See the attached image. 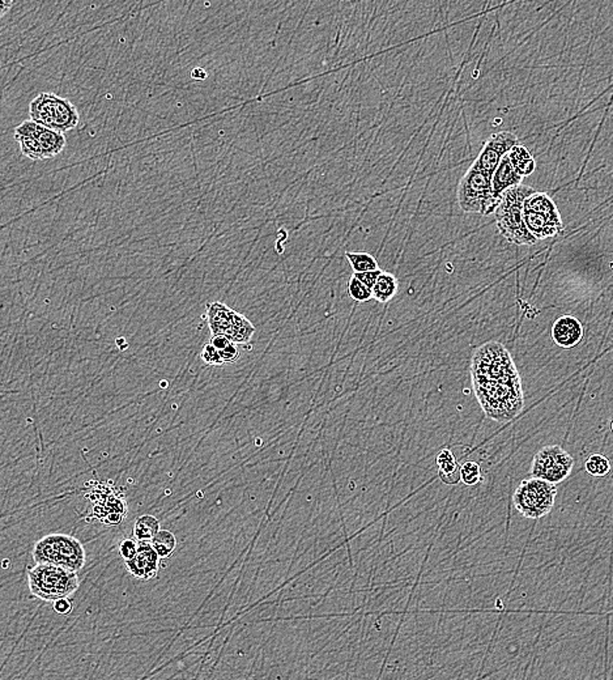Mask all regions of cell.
Returning a JSON list of instances; mask_svg holds the SVG:
<instances>
[{
	"label": "cell",
	"mask_w": 613,
	"mask_h": 680,
	"mask_svg": "<svg viewBox=\"0 0 613 680\" xmlns=\"http://www.w3.org/2000/svg\"><path fill=\"white\" fill-rule=\"evenodd\" d=\"M234 311L225 303H215L207 305V320L212 335H227L234 318Z\"/></svg>",
	"instance_id": "15"
},
{
	"label": "cell",
	"mask_w": 613,
	"mask_h": 680,
	"mask_svg": "<svg viewBox=\"0 0 613 680\" xmlns=\"http://www.w3.org/2000/svg\"><path fill=\"white\" fill-rule=\"evenodd\" d=\"M348 293L357 303H367L370 298H373L371 289L367 287L356 276H352L351 280L348 281Z\"/></svg>",
	"instance_id": "23"
},
{
	"label": "cell",
	"mask_w": 613,
	"mask_h": 680,
	"mask_svg": "<svg viewBox=\"0 0 613 680\" xmlns=\"http://www.w3.org/2000/svg\"><path fill=\"white\" fill-rule=\"evenodd\" d=\"M474 395L488 418L507 423L524 407L522 381L506 347L488 342L476 348L471 360Z\"/></svg>",
	"instance_id": "1"
},
{
	"label": "cell",
	"mask_w": 613,
	"mask_h": 680,
	"mask_svg": "<svg viewBox=\"0 0 613 680\" xmlns=\"http://www.w3.org/2000/svg\"><path fill=\"white\" fill-rule=\"evenodd\" d=\"M437 465H438V470H440L438 474H440V477H441L443 483L455 485L462 480L458 460L455 459L452 451L450 449H443L438 453Z\"/></svg>",
	"instance_id": "16"
},
{
	"label": "cell",
	"mask_w": 613,
	"mask_h": 680,
	"mask_svg": "<svg viewBox=\"0 0 613 680\" xmlns=\"http://www.w3.org/2000/svg\"><path fill=\"white\" fill-rule=\"evenodd\" d=\"M160 522L153 516H141L134 524V536L138 541H151L158 534Z\"/></svg>",
	"instance_id": "20"
},
{
	"label": "cell",
	"mask_w": 613,
	"mask_h": 680,
	"mask_svg": "<svg viewBox=\"0 0 613 680\" xmlns=\"http://www.w3.org/2000/svg\"><path fill=\"white\" fill-rule=\"evenodd\" d=\"M398 288H399L398 279L394 276L393 274L384 271L376 280V286L371 289L373 298L378 303H389L398 293Z\"/></svg>",
	"instance_id": "19"
},
{
	"label": "cell",
	"mask_w": 613,
	"mask_h": 680,
	"mask_svg": "<svg viewBox=\"0 0 613 680\" xmlns=\"http://www.w3.org/2000/svg\"><path fill=\"white\" fill-rule=\"evenodd\" d=\"M458 203L465 213L489 216L496 212L499 202L494 195L492 178L471 165L459 182Z\"/></svg>",
	"instance_id": "6"
},
{
	"label": "cell",
	"mask_w": 613,
	"mask_h": 680,
	"mask_svg": "<svg viewBox=\"0 0 613 680\" xmlns=\"http://www.w3.org/2000/svg\"><path fill=\"white\" fill-rule=\"evenodd\" d=\"M460 479L466 485H476L482 480V468L474 460H467L460 466Z\"/></svg>",
	"instance_id": "24"
},
{
	"label": "cell",
	"mask_w": 613,
	"mask_h": 680,
	"mask_svg": "<svg viewBox=\"0 0 613 680\" xmlns=\"http://www.w3.org/2000/svg\"><path fill=\"white\" fill-rule=\"evenodd\" d=\"M524 219L527 230L538 241L556 237L564 230L558 208L546 193L535 191L526 199Z\"/></svg>",
	"instance_id": "7"
},
{
	"label": "cell",
	"mask_w": 613,
	"mask_h": 680,
	"mask_svg": "<svg viewBox=\"0 0 613 680\" xmlns=\"http://www.w3.org/2000/svg\"><path fill=\"white\" fill-rule=\"evenodd\" d=\"M138 549H139L138 541H134V539H123V541L119 543V554H121V556H122L123 560H124V563L136 558Z\"/></svg>",
	"instance_id": "27"
},
{
	"label": "cell",
	"mask_w": 613,
	"mask_h": 680,
	"mask_svg": "<svg viewBox=\"0 0 613 680\" xmlns=\"http://www.w3.org/2000/svg\"><path fill=\"white\" fill-rule=\"evenodd\" d=\"M533 193L535 190L530 186L519 185L505 191L501 198L494 212L496 225L501 236L510 244L531 246L539 242L528 232L524 219V202Z\"/></svg>",
	"instance_id": "2"
},
{
	"label": "cell",
	"mask_w": 613,
	"mask_h": 680,
	"mask_svg": "<svg viewBox=\"0 0 613 680\" xmlns=\"http://www.w3.org/2000/svg\"><path fill=\"white\" fill-rule=\"evenodd\" d=\"M76 572L51 564H37L28 572V586L34 598L54 603L68 598L79 589Z\"/></svg>",
	"instance_id": "3"
},
{
	"label": "cell",
	"mask_w": 613,
	"mask_h": 680,
	"mask_svg": "<svg viewBox=\"0 0 613 680\" xmlns=\"http://www.w3.org/2000/svg\"><path fill=\"white\" fill-rule=\"evenodd\" d=\"M15 139L20 144L21 153L32 160L57 156L66 147V138L63 134L43 127L32 119L17 126Z\"/></svg>",
	"instance_id": "8"
},
{
	"label": "cell",
	"mask_w": 613,
	"mask_h": 680,
	"mask_svg": "<svg viewBox=\"0 0 613 680\" xmlns=\"http://www.w3.org/2000/svg\"><path fill=\"white\" fill-rule=\"evenodd\" d=\"M382 272H384V271L381 270V269L376 271H370V272H361V274L354 272L353 276H356L357 279L361 280L367 287L373 289V287L376 286V280L381 276Z\"/></svg>",
	"instance_id": "28"
},
{
	"label": "cell",
	"mask_w": 613,
	"mask_h": 680,
	"mask_svg": "<svg viewBox=\"0 0 613 680\" xmlns=\"http://www.w3.org/2000/svg\"><path fill=\"white\" fill-rule=\"evenodd\" d=\"M53 607H54V611L59 615H70L72 612V603L70 602V599L63 598L59 599L57 602L53 603Z\"/></svg>",
	"instance_id": "30"
},
{
	"label": "cell",
	"mask_w": 613,
	"mask_h": 680,
	"mask_svg": "<svg viewBox=\"0 0 613 680\" xmlns=\"http://www.w3.org/2000/svg\"><path fill=\"white\" fill-rule=\"evenodd\" d=\"M0 4H1V9H0V16L3 17L4 15H6V14H7V12H9V9L12 7V4H13V3H12V1H7V0H1V1H0Z\"/></svg>",
	"instance_id": "33"
},
{
	"label": "cell",
	"mask_w": 613,
	"mask_h": 680,
	"mask_svg": "<svg viewBox=\"0 0 613 680\" xmlns=\"http://www.w3.org/2000/svg\"><path fill=\"white\" fill-rule=\"evenodd\" d=\"M522 180L524 178L515 172L513 165L510 163L509 155L504 157L501 164L497 168V171L494 173V176H493V180H492L496 199L501 202V198L505 194V191L511 189V188H515V186L522 185Z\"/></svg>",
	"instance_id": "14"
},
{
	"label": "cell",
	"mask_w": 613,
	"mask_h": 680,
	"mask_svg": "<svg viewBox=\"0 0 613 680\" xmlns=\"http://www.w3.org/2000/svg\"><path fill=\"white\" fill-rule=\"evenodd\" d=\"M254 333H255V328L253 323L247 320L245 315L236 312L230 330L225 336H228L236 345H249Z\"/></svg>",
	"instance_id": "18"
},
{
	"label": "cell",
	"mask_w": 613,
	"mask_h": 680,
	"mask_svg": "<svg viewBox=\"0 0 613 680\" xmlns=\"http://www.w3.org/2000/svg\"><path fill=\"white\" fill-rule=\"evenodd\" d=\"M519 144L518 136L513 132L501 131L493 134L485 141L482 152L476 157L472 166L493 180V176L501 164L502 158L507 156L513 148Z\"/></svg>",
	"instance_id": "11"
},
{
	"label": "cell",
	"mask_w": 613,
	"mask_h": 680,
	"mask_svg": "<svg viewBox=\"0 0 613 680\" xmlns=\"http://www.w3.org/2000/svg\"><path fill=\"white\" fill-rule=\"evenodd\" d=\"M221 359L222 361L227 364V362H234L239 359V351H238L237 345L236 343H230L225 350L220 351Z\"/></svg>",
	"instance_id": "29"
},
{
	"label": "cell",
	"mask_w": 613,
	"mask_h": 680,
	"mask_svg": "<svg viewBox=\"0 0 613 680\" xmlns=\"http://www.w3.org/2000/svg\"><path fill=\"white\" fill-rule=\"evenodd\" d=\"M36 564L62 566L72 572H79L85 566V549L82 541L66 534H50L34 544Z\"/></svg>",
	"instance_id": "4"
},
{
	"label": "cell",
	"mask_w": 613,
	"mask_h": 680,
	"mask_svg": "<svg viewBox=\"0 0 613 680\" xmlns=\"http://www.w3.org/2000/svg\"><path fill=\"white\" fill-rule=\"evenodd\" d=\"M611 428H612V432H613V421H612V424H611Z\"/></svg>",
	"instance_id": "34"
},
{
	"label": "cell",
	"mask_w": 613,
	"mask_h": 680,
	"mask_svg": "<svg viewBox=\"0 0 613 680\" xmlns=\"http://www.w3.org/2000/svg\"><path fill=\"white\" fill-rule=\"evenodd\" d=\"M345 257H347V259H348V262L351 264L353 271L357 272V274L379 270V266H378L376 258H374L373 255L368 254V253H353V252H348V253L345 254Z\"/></svg>",
	"instance_id": "22"
},
{
	"label": "cell",
	"mask_w": 613,
	"mask_h": 680,
	"mask_svg": "<svg viewBox=\"0 0 613 680\" xmlns=\"http://www.w3.org/2000/svg\"><path fill=\"white\" fill-rule=\"evenodd\" d=\"M207 76H208L207 71H205V68H202V67H195V68L191 71V77H192L194 80L202 82V80L207 79Z\"/></svg>",
	"instance_id": "32"
},
{
	"label": "cell",
	"mask_w": 613,
	"mask_h": 680,
	"mask_svg": "<svg viewBox=\"0 0 613 680\" xmlns=\"http://www.w3.org/2000/svg\"><path fill=\"white\" fill-rule=\"evenodd\" d=\"M609 468H611L609 460L602 454H594L586 462V471L589 473L590 475H607L609 473Z\"/></svg>",
	"instance_id": "25"
},
{
	"label": "cell",
	"mask_w": 613,
	"mask_h": 680,
	"mask_svg": "<svg viewBox=\"0 0 613 680\" xmlns=\"http://www.w3.org/2000/svg\"><path fill=\"white\" fill-rule=\"evenodd\" d=\"M200 359L205 361L207 365L210 367H221L222 364H225L222 359H221L220 351L215 347V345H211V343H207V345L203 347L202 350V353H200Z\"/></svg>",
	"instance_id": "26"
},
{
	"label": "cell",
	"mask_w": 613,
	"mask_h": 680,
	"mask_svg": "<svg viewBox=\"0 0 613 680\" xmlns=\"http://www.w3.org/2000/svg\"><path fill=\"white\" fill-rule=\"evenodd\" d=\"M509 158L515 172L518 173L522 178L531 176L536 169L535 158L530 153V151L522 144H518L516 147L511 149V152L509 153Z\"/></svg>",
	"instance_id": "17"
},
{
	"label": "cell",
	"mask_w": 613,
	"mask_h": 680,
	"mask_svg": "<svg viewBox=\"0 0 613 680\" xmlns=\"http://www.w3.org/2000/svg\"><path fill=\"white\" fill-rule=\"evenodd\" d=\"M573 466L574 459L561 446H544L533 457L531 475L548 483H561L570 475Z\"/></svg>",
	"instance_id": "10"
},
{
	"label": "cell",
	"mask_w": 613,
	"mask_h": 680,
	"mask_svg": "<svg viewBox=\"0 0 613 680\" xmlns=\"http://www.w3.org/2000/svg\"><path fill=\"white\" fill-rule=\"evenodd\" d=\"M552 338L561 348H573L583 338V326L572 315H564L555 322L552 328Z\"/></svg>",
	"instance_id": "13"
},
{
	"label": "cell",
	"mask_w": 613,
	"mask_h": 680,
	"mask_svg": "<svg viewBox=\"0 0 613 680\" xmlns=\"http://www.w3.org/2000/svg\"><path fill=\"white\" fill-rule=\"evenodd\" d=\"M557 488L555 484L540 479H524L513 495L515 509L530 519L547 516L555 505Z\"/></svg>",
	"instance_id": "9"
},
{
	"label": "cell",
	"mask_w": 613,
	"mask_h": 680,
	"mask_svg": "<svg viewBox=\"0 0 613 680\" xmlns=\"http://www.w3.org/2000/svg\"><path fill=\"white\" fill-rule=\"evenodd\" d=\"M230 343H233V342L230 340L229 338H228V336L221 335V334L220 335H213L212 340H211V345H215L219 351L225 350Z\"/></svg>",
	"instance_id": "31"
},
{
	"label": "cell",
	"mask_w": 613,
	"mask_h": 680,
	"mask_svg": "<svg viewBox=\"0 0 613 680\" xmlns=\"http://www.w3.org/2000/svg\"><path fill=\"white\" fill-rule=\"evenodd\" d=\"M151 544L160 558H168L172 556L173 552L177 549V539L172 531L160 530L155 538L151 541Z\"/></svg>",
	"instance_id": "21"
},
{
	"label": "cell",
	"mask_w": 613,
	"mask_h": 680,
	"mask_svg": "<svg viewBox=\"0 0 613 680\" xmlns=\"http://www.w3.org/2000/svg\"><path fill=\"white\" fill-rule=\"evenodd\" d=\"M29 115L33 122L60 134L74 130L80 121V114L70 99L49 92L38 95L31 102Z\"/></svg>",
	"instance_id": "5"
},
{
	"label": "cell",
	"mask_w": 613,
	"mask_h": 680,
	"mask_svg": "<svg viewBox=\"0 0 613 680\" xmlns=\"http://www.w3.org/2000/svg\"><path fill=\"white\" fill-rule=\"evenodd\" d=\"M139 549L136 558L126 561V568L130 573L141 581L155 578L160 569V556L157 555L151 541H138Z\"/></svg>",
	"instance_id": "12"
}]
</instances>
